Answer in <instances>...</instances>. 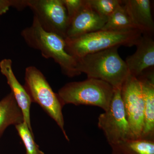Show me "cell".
I'll use <instances>...</instances> for the list:
<instances>
[{
    "label": "cell",
    "mask_w": 154,
    "mask_h": 154,
    "mask_svg": "<svg viewBox=\"0 0 154 154\" xmlns=\"http://www.w3.org/2000/svg\"><path fill=\"white\" fill-rule=\"evenodd\" d=\"M112 154H125L121 151H120L118 149L115 148H112Z\"/></svg>",
    "instance_id": "cell-21"
},
{
    "label": "cell",
    "mask_w": 154,
    "mask_h": 154,
    "mask_svg": "<svg viewBox=\"0 0 154 154\" xmlns=\"http://www.w3.org/2000/svg\"><path fill=\"white\" fill-rule=\"evenodd\" d=\"M107 21L100 17L86 0L85 5L69 23L66 38H75L101 30Z\"/></svg>",
    "instance_id": "cell-9"
},
{
    "label": "cell",
    "mask_w": 154,
    "mask_h": 154,
    "mask_svg": "<svg viewBox=\"0 0 154 154\" xmlns=\"http://www.w3.org/2000/svg\"><path fill=\"white\" fill-rule=\"evenodd\" d=\"M63 1L66 8L68 17L69 22V23L72 19L85 5L86 3V0H63Z\"/></svg>",
    "instance_id": "cell-19"
},
{
    "label": "cell",
    "mask_w": 154,
    "mask_h": 154,
    "mask_svg": "<svg viewBox=\"0 0 154 154\" xmlns=\"http://www.w3.org/2000/svg\"><path fill=\"white\" fill-rule=\"evenodd\" d=\"M27 5L43 30L66 38L69 22L63 0H27Z\"/></svg>",
    "instance_id": "cell-7"
},
{
    "label": "cell",
    "mask_w": 154,
    "mask_h": 154,
    "mask_svg": "<svg viewBox=\"0 0 154 154\" xmlns=\"http://www.w3.org/2000/svg\"><path fill=\"white\" fill-rule=\"evenodd\" d=\"M0 70L5 76L11 92L14 94L17 104L22 110L24 122L27 124L30 131L32 132L30 119V108L32 102L24 86L20 84L14 75L12 68V60L10 59H4L1 61Z\"/></svg>",
    "instance_id": "cell-12"
},
{
    "label": "cell",
    "mask_w": 154,
    "mask_h": 154,
    "mask_svg": "<svg viewBox=\"0 0 154 154\" xmlns=\"http://www.w3.org/2000/svg\"><path fill=\"white\" fill-rule=\"evenodd\" d=\"M24 86L31 102L38 104L56 122L67 140L69 139L64 129L62 113L63 105L58 94H55L46 78L36 67L29 66L25 69Z\"/></svg>",
    "instance_id": "cell-5"
},
{
    "label": "cell",
    "mask_w": 154,
    "mask_h": 154,
    "mask_svg": "<svg viewBox=\"0 0 154 154\" xmlns=\"http://www.w3.org/2000/svg\"><path fill=\"white\" fill-rule=\"evenodd\" d=\"M88 2L94 11L100 17L107 19L118 7L122 3L121 0H88Z\"/></svg>",
    "instance_id": "cell-18"
},
{
    "label": "cell",
    "mask_w": 154,
    "mask_h": 154,
    "mask_svg": "<svg viewBox=\"0 0 154 154\" xmlns=\"http://www.w3.org/2000/svg\"><path fill=\"white\" fill-rule=\"evenodd\" d=\"M153 69L137 77L141 84L144 102V123L140 139L149 140L154 132V78Z\"/></svg>",
    "instance_id": "cell-11"
},
{
    "label": "cell",
    "mask_w": 154,
    "mask_h": 154,
    "mask_svg": "<svg viewBox=\"0 0 154 154\" xmlns=\"http://www.w3.org/2000/svg\"><path fill=\"white\" fill-rule=\"evenodd\" d=\"M123 4L136 28L143 34L153 35L154 23L149 0H125Z\"/></svg>",
    "instance_id": "cell-13"
},
{
    "label": "cell",
    "mask_w": 154,
    "mask_h": 154,
    "mask_svg": "<svg viewBox=\"0 0 154 154\" xmlns=\"http://www.w3.org/2000/svg\"><path fill=\"white\" fill-rule=\"evenodd\" d=\"M127 119L136 140L140 139L144 123V102L141 84L130 74L121 89Z\"/></svg>",
    "instance_id": "cell-8"
},
{
    "label": "cell",
    "mask_w": 154,
    "mask_h": 154,
    "mask_svg": "<svg viewBox=\"0 0 154 154\" xmlns=\"http://www.w3.org/2000/svg\"><path fill=\"white\" fill-rule=\"evenodd\" d=\"M114 89L101 80L88 79L81 82L67 83L60 88L58 96L62 105H93L108 110Z\"/></svg>",
    "instance_id": "cell-4"
},
{
    "label": "cell",
    "mask_w": 154,
    "mask_h": 154,
    "mask_svg": "<svg viewBox=\"0 0 154 154\" xmlns=\"http://www.w3.org/2000/svg\"><path fill=\"white\" fill-rule=\"evenodd\" d=\"M23 122V113L11 92L0 101V137L10 125L16 126Z\"/></svg>",
    "instance_id": "cell-14"
},
{
    "label": "cell",
    "mask_w": 154,
    "mask_h": 154,
    "mask_svg": "<svg viewBox=\"0 0 154 154\" xmlns=\"http://www.w3.org/2000/svg\"><path fill=\"white\" fill-rule=\"evenodd\" d=\"M137 29L122 3L119 5L113 14L108 17L102 30H125Z\"/></svg>",
    "instance_id": "cell-15"
},
{
    "label": "cell",
    "mask_w": 154,
    "mask_h": 154,
    "mask_svg": "<svg viewBox=\"0 0 154 154\" xmlns=\"http://www.w3.org/2000/svg\"><path fill=\"white\" fill-rule=\"evenodd\" d=\"M142 35L137 29L99 30L75 38H65L66 50L69 54L79 58L116 46L136 45Z\"/></svg>",
    "instance_id": "cell-3"
},
{
    "label": "cell",
    "mask_w": 154,
    "mask_h": 154,
    "mask_svg": "<svg viewBox=\"0 0 154 154\" xmlns=\"http://www.w3.org/2000/svg\"><path fill=\"white\" fill-rule=\"evenodd\" d=\"M118 46L77 58V69L88 79L101 80L115 89L121 88L130 75L125 61L119 54Z\"/></svg>",
    "instance_id": "cell-2"
},
{
    "label": "cell",
    "mask_w": 154,
    "mask_h": 154,
    "mask_svg": "<svg viewBox=\"0 0 154 154\" xmlns=\"http://www.w3.org/2000/svg\"><path fill=\"white\" fill-rule=\"evenodd\" d=\"M11 7L21 11L27 8V0H0V15L7 13Z\"/></svg>",
    "instance_id": "cell-20"
},
{
    "label": "cell",
    "mask_w": 154,
    "mask_h": 154,
    "mask_svg": "<svg viewBox=\"0 0 154 154\" xmlns=\"http://www.w3.org/2000/svg\"><path fill=\"white\" fill-rule=\"evenodd\" d=\"M19 136L21 137L26 149V154H45L33 139V133L29 129L25 122L16 125Z\"/></svg>",
    "instance_id": "cell-17"
},
{
    "label": "cell",
    "mask_w": 154,
    "mask_h": 154,
    "mask_svg": "<svg viewBox=\"0 0 154 154\" xmlns=\"http://www.w3.org/2000/svg\"><path fill=\"white\" fill-rule=\"evenodd\" d=\"M111 147L118 149L125 154H154V142L152 140H133Z\"/></svg>",
    "instance_id": "cell-16"
},
{
    "label": "cell",
    "mask_w": 154,
    "mask_h": 154,
    "mask_svg": "<svg viewBox=\"0 0 154 154\" xmlns=\"http://www.w3.org/2000/svg\"><path fill=\"white\" fill-rule=\"evenodd\" d=\"M21 36L29 47L39 51L45 58L53 59L64 75L73 78L81 75L77 69V58L66 50L65 38L41 28L36 17L29 27L23 29Z\"/></svg>",
    "instance_id": "cell-1"
},
{
    "label": "cell",
    "mask_w": 154,
    "mask_h": 154,
    "mask_svg": "<svg viewBox=\"0 0 154 154\" xmlns=\"http://www.w3.org/2000/svg\"><path fill=\"white\" fill-rule=\"evenodd\" d=\"M137 46V50L125 60L130 74L138 77L154 66V40L153 35L143 34Z\"/></svg>",
    "instance_id": "cell-10"
},
{
    "label": "cell",
    "mask_w": 154,
    "mask_h": 154,
    "mask_svg": "<svg viewBox=\"0 0 154 154\" xmlns=\"http://www.w3.org/2000/svg\"><path fill=\"white\" fill-rule=\"evenodd\" d=\"M121 89H114L108 110L98 118V126L103 131L111 147L136 140L127 119Z\"/></svg>",
    "instance_id": "cell-6"
}]
</instances>
